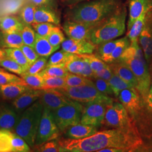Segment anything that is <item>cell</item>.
I'll return each mask as SVG.
<instances>
[{
    "label": "cell",
    "mask_w": 152,
    "mask_h": 152,
    "mask_svg": "<svg viewBox=\"0 0 152 152\" xmlns=\"http://www.w3.org/2000/svg\"><path fill=\"white\" fill-rule=\"evenodd\" d=\"M35 23H50L58 25L60 23L59 18L54 12L43 6H37L34 13Z\"/></svg>",
    "instance_id": "23"
},
{
    "label": "cell",
    "mask_w": 152,
    "mask_h": 152,
    "mask_svg": "<svg viewBox=\"0 0 152 152\" xmlns=\"http://www.w3.org/2000/svg\"><path fill=\"white\" fill-rule=\"evenodd\" d=\"M92 80L95 86L100 92L109 96L114 95L113 91L108 81L99 78H92Z\"/></svg>",
    "instance_id": "47"
},
{
    "label": "cell",
    "mask_w": 152,
    "mask_h": 152,
    "mask_svg": "<svg viewBox=\"0 0 152 152\" xmlns=\"http://www.w3.org/2000/svg\"><path fill=\"white\" fill-rule=\"evenodd\" d=\"M1 33V43L3 48H20L24 42L20 32L11 33Z\"/></svg>",
    "instance_id": "26"
},
{
    "label": "cell",
    "mask_w": 152,
    "mask_h": 152,
    "mask_svg": "<svg viewBox=\"0 0 152 152\" xmlns=\"http://www.w3.org/2000/svg\"><path fill=\"white\" fill-rule=\"evenodd\" d=\"M89 1V0H66V1L67 2V3L69 5H76L77 4H78L80 2H83V1Z\"/></svg>",
    "instance_id": "55"
},
{
    "label": "cell",
    "mask_w": 152,
    "mask_h": 152,
    "mask_svg": "<svg viewBox=\"0 0 152 152\" xmlns=\"http://www.w3.org/2000/svg\"><path fill=\"white\" fill-rule=\"evenodd\" d=\"M11 83H25L22 77L5 71V69L0 68V85H5Z\"/></svg>",
    "instance_id": "45"
},
{
    "label": "cell",
    "mask_w": 152,
    "mask_h": 152,
    "mask_svg": "<svg viewBox=\"0 0 152 152\" xmlns=\"http://www.w3.org/2000/svg\"><path fill=\"white\" fill-rule=\"evenodd\" d=\"M0 66L12 73L20 76L26 72L21 65L7 56L0 61Z\"/></svg>",
    "instance_id": "39"
},
{
    "label": "cell",
    "mask_w": 152,
    "mask_h": 152,
    "mask_svg": "<svg viewBox=\"0 0 152 152\" xmlns=\"http://www.w3.org/2000/svg\"><path fill=\"white\" fill-rule=\"evenodd\" d=\"M66 86L68 87H76L83 85H94L92 80L85 77L68 73L65 76Z\"/></svg>",
    "instance_id": "30"
},
{
    "label": "cell",
    "mask_w": 152,
    "mask_h": 152,
    "mask_svg": "<svg viewBox=\"0 0 152 152\" xmlns=\"http://www.w3.org/2000/svg\"><path fill=\"white\" fill-rule=\"evenodd\" d=\"M83 58V57H82ZM84 59V68L79 75L85 77L86 78H92L94 75V71H92L88 61L85 58Z\"/></svg>",
    "instance_id": "51"
},
{
    "label": "cell",
    "mask_w": 152,
    "mask_h": 152,
    "mask_svg": "<svg viewBox=\"0 0 152 152\" xmlns=\"http://www.w3.org/2000/svg\"><path fill=\"white\" fill-rule=\"evenodd\" d=\"M72 53H68L61 50L53 53L48 61L46 66L49 65H65L66 63L70 58Z\"/></svg>",
    "instance_id": "36"
},
{
    "label": "cell",
    "mask_w": 152,
    "mask_h": 152,
    "mask_svg": "<svg viewBox=\"0 0 152 152\" xmlns=\"http://www.w3.org/2000/svg\"><path fill=\"white\" fill-rule=\"evenodd\" d=\"M152 7L150 0H129L127 31L142 13L150 10Z\"/></svg>",
    "instance_id": "17"
},
{
    "label": "cell",
    "mask_w": 152,
    "mask_h": 152,
    "mask_svg": "<svg viewBox=\"0 0 152 152\" xmlns=\"http://www.w3.org/2000/svg\"><path fill=\"white\" fill-rule=\"evenodd\" d=\"M139 41L146 61L149 62L152 58V29L147 22L139 37Z\"/></svg>",
    "instance_id": "21"
},
{
    "label": "cell",
    "mask_w": 152,
    "mask_h": 152,
    "mask_svg": "<svg viewBox=\"0 0 152 152\" xmlns=\"http://www.w3.org/2000/svg\"><path fill=\"white\" fill-rule=\"evenodd\" d=\"M37 147L38 152H62L61 148L59 145L58 142L54 140H51L46 142L39 146H37Z\"/></svg>",
    "instance_id": "48"
},
{
    "label": "cell",
    "mask_w": 152,
    "mask_h": 152,
    "mask_svg": "<svg viewBox=\"0 0 152 152\" xmlns=\"http://www.w3.org/2000/svg\"><path fill=\"white\" fill-rule=\"evenodd\" d=\"M48 58L39 56L23 75H36L39 73L46 68L48 63Z\"/></svg>",
    "instance_id": "44"
},
{
    "label": "cell",
    "mask_w": 152,
    "mask_h": 152,
    "mask_svg": "<svg viewBox=\"0 0 152 152\" xmlns=\"http://www.w3.org/2000/svg\"><path fill=\"white\" fill-rule=\"evenodd\" d=\"M81 56L88 61L89 64L94 72L101 71L108 66V64L99 56L92 55V54H82L81 55Z\"/></svg>",
    "instance_id": "42"
},
{
    "label": "cell",
    "mask_w": 152,
    "mask_h": 152,
    "mask_svg": "<svg viewBox=\"0 0 152 152\" xmlns=\"http://www.w3.org/2000/svg\"><path fill=\"white\" fill-rule=\"evenodd\" d=\"M20 33L24 44L33 48L36 39V32L32 26L24 24Z\"/></svg>",
    "instance_id": "38"
},
{
    "label": "cell",
    "mask_w": 152,
    "mask_h": 152,
    "mask_svg": "<svg viewBox=\"0 0 152 152\" xmlns=\"http://www.w3.org/2000/svg\"><path fill=\"white\" fill-rule=\"evenodd\" d=\"M69 72L65 65H55L46 66L43 71L39 74L43 77H65Z\"/></svg>",
    "instance_id": "32"
},
{
    "label": "cell",
    "mask_w": 152,
    "mask_h": 152,
    "mask_svg": "<svg viewBox=\"0 0 152 152\" xmlns=\"http://www.w3.org/2000/svg\"><path fill=\"white\" fill-rule=\"evenodd\" d=\"M150 10L142 13L133 23L130 29L127 31V37L130 41V43H134L139 41V37L146 23L148 14Z\"/></svg>",
    "instance_id": "25"
},
{
    "label": "cell",
    "mask_w": 152,
    "mask_h": 152,
    "mask_svg": "<svg viewBox=\"0 0 152 152\" xmlns=\"http://www.w3.org/2000/svg\"><path fill=\"white\" fill-rule=\"evenodd\" d=\"M38 100L43 105L44 108L51 112L74 102L59 90L55 88L42 89Z\"/></svg>",
    "instance_id": "11"
},
{
    "label": "cell",
    "mask_w": 152,
    "mask_h": 152,
    "mask_svg": "<svg viewBox=\"0 0 152 152\" xmlns=\"http://www.w3.org/2000/svg\"><path fill=\"white\" fill-rule=\"evenodd\" d=\"M7 56L16 61L21 65L25 71H27L30 65L26 57L20 48H4Z\"/></svg>",
    "instance_id": "29"
},
{
    "label": "cell",
    "mask_w": 152,
    "mask_h": 152,
    "mask_svg": "<svg viewBox=\"0 0 152 152\" xmlns=\"http://www.w3.org/2000/svg\"><path fill=\"white\" fill-rule=\"evenodd\" d=\"M121 39L122 38L115 40L112 39L99 45V46L98 49V53L99 54L98 56L102 59L109 56L117 46V45L120 44Z\"/></svg>",
    "instance_id": "35"
},
{
    "label": "cell",
    "mask_w": 152,
    "mask_h": 152,
    "mask_svg": "<svg viewBox=\"0 0 152 152\" xmlns=\"http://www.w3.org/2000/svg\"><path fill=\"white\" fill-rule=\"evenodd\" d=\"M42 90L30 88L23 92L18 97L12 100L11 107L17 113H20L32 104L37 101L40 97Z\"/></svg>",
    "instance_id": "15"
},
{
    "label": "cell",
    "mask_w": 152,
    "mask_h": 152,
    "mask_svg": "<svg viewBox=\"0 0 152 152\" xmlns=\"http://www.w3.org/2000/svg\"><path fill=\"white\" fill-rule=\"evenodd\" d=\"M0 48H2V43H1V33L0 32Z\"/></svg>",
    "instance_id": "57"
},
{
    "label": "cell",
    "mask_w": 152,
    "mask_h": 152,
    "mask_svg": "<svg viewBox=\"0 0 152 152\" xmlns=\"http://www.w3.org/2000/svg\"><path fill=\"white\" fill-rule=\"evenodd\" d=\"M7 57L5 49L3 48H0V61L5 59Z\"/></svg>",
    "instance_id": "56"
},
{
    "label": "cell",
    "mask_w": 152,
    "mask_h": 152,
    "mask_svg": "<svg viewBox=\"0 0 152 152\" xmlns=\"http://www.w3.org/2000/svg\"><path fill=\"white\" fill-rule=\"evenodd\" d=\"M127 10L120 7L104 21L99 24L92 31L90 41L99 45L123 35L126 31Z\"/></svg>",
    "instance_id": "4"
},
{
    "label": "cell",
    "mask_w": 152,
    "mask_h": 152,
    "mask_svg": "<svg viewBox=\"0 0 152 152\" xmlns=\"http://www.w3.org/2000/svg\"><path fill=\"white\" fill-rule=\"evenodd\" d=\"M31 149L27 142L22 137L13 132L12 138V152H31Z\"/></svg>",
    "instance_id": "41"
},
{
    "label": "cell",
    "mask_w": 152,
    "mask_h": 152,
    "mask_svg": "<svg viewBox=\"0 0 152 152\" xmlns=\"http://www.w3.org/2000/svg\"><path fill=\"white\" fill-rule=\"evenodd\" d=\"M110 64L109 66L114 73L119 76L122 80L130 84L131 86L137 89L138 83L136 77L128 65H127L125 62L120 60Z\"/></svg>",
    "instance_id": "19"
},
{
    "label": "cell",
    "mask_w": 152,
    "mask_h": 152,
    "mask_svg": "<svg viewBox=\"0 0 152 152\" xmlns=\"http://www.w3.org/2000/svg\"><path fill=\"white\" fill-rule=\"evenodd\" d=\"M12 131L0 129V152H12Z\"/></svg>",
    "instance_id": "34"
},
{
    "label": "cell",
    "mask_w": 152,
    "mask_h": 152,
    "mask_svg": "<svg viewBox=\"0 0 152 152\" xmlns=\"http://www.w3.org/2000/svg\"><path fill=\"white\" fill-rule=\"evenodd\" d=\"M33 48L39 56L49 58L60 48L54 47L49 42L47 37H42L36 33V39Z\"/></svg>",
    "instance_id": "24"
},
{
    "label": "cell",
    "mask_w": 152,
    "mask_h": 152,
    "mask_svg": "<svg viewBox=\"0 0 152 152\" xmlns=\"http://www.w3.org/2000/svg\"><path fill=\"white\" fill-rule=\"evenodd\" d=\"M113 73H114L112 70L110 66H109V65H108V66L103 69L98 71L96 72H94L92 78H102V79H103V80L108 81L113 76Z\"/></svg>",
    "instance_id": "50"
},
{
    "label": "cell",
    "mask_w": 152,
    "mask_h": 152,
    "mask_svg": "<svg viewBox=\"0 0 152 152\" xmlns=\"http://www.w3.org/2000/svg\"><path fill=\"white\" fill-rule=\"evenodd\" d=\"M30 88L31 87L25 83L0 85V98L5 100H14Z\"/></svg>",
    "instance_id": "20"
},
{
    "label": "cell",
    "mask_w": 152,
    "mask_h": 152,
    "mask_svg": "<svg viewBox=\"0 0 152 152\" xmlns=\"http://www.w3.org/2000/svg\"><path fill=\"white\" fill-rule=\"evenodd\" d=\"M20 49L26 57L30 65L32 64L39 57V56L35 51V50L31 46L24 45L20 48Z\"/></svg>",
    "instance_id": "49"
},
{
    "label": "cell",
    "mask_w": 152,
    "mask_h": 152,
    "mask_svg": "<svg viewBox=\"0 0 152 152\" xmlns=\"http://www.w3.org/2000/svg\"><path fill=\"white\" fill-rule=\"evenodd\" d=\"M11 106L6 104L0 105V129H6L14 131L20 118Z\"/></svg>",
    "instance_id": "16"
},
{
    "label": "cell",
    "mask_w": 152,
    "mask_h": 152,
    "mask_svg": "<svg viewBox=\"0 0 152 152\" xmlns=\"http://www.w3.org/2000/svg\"><path fill=\"white\" fill-rule=\"evenodd\" d=\"M47 38L51 45L56 48H60V45L65 40L63 33L58 27H56Z\"/></svg>",
    "instance_id": "46"
},
{
    "label": "cell",
    "mask_w": 152,
    "mask_h": 152,
    "mask_svg": "<svg viewBox=\"0 0 152 152\" xmlns=\"http://www.w3.org/2000/svg\"><path fill=\"white\" fill-rule=\"evenodd\" d=\"M83 105L74 101L72 103L51 111L55 122L61 132L69 127L81 122Z\"/></svg>",
    "instance_id": "7"
},
{
    "label": "cell",
    "mask_w": 152,
    "mask_h": 152,
    "mask_svg": "<svg viewBox=\"0 0 152 152\" xmlns=\"http://www.w3.org/2000/svg\"><path fill=\"white\" fill-rule=\"evenodd\" d=\"M108 82L113 91L114 96L115 97L118 96L120 92L124 90L133 87L115 73H113Z\"/></svg>",
    "instance_id": "33"
},
{
    "label": "cell",
    "mask_w": 152,
    "mask_h": 152,
    "mask_svg": "<svg viewBox=\"0 0 152 152\" xmlns=\"http://www.w3.org/2000/svg\"><path fill=\"white\" fill-rule=\"evenodd\" d=\"M128 65L136 77L137 90L143 98H146L151 87V76L143 51L138 41L130 43L119 59Z\"/></svg>",
    "instance_id": "3"
},
{
    "label": "cell",
    "mask_w": 152,
    "mask_h": 152,
    "mask_svg": "<svg viewBox=\"0 0 152 152\" xmlns=\"http://www.w3.org/2000/svg\"><path fill=\"white\" fill-rule=\"evenodd\" d=\"M58 142L62 152H98L107 148H120L131 152L142 144L135 126L98 131L81 139H61Z\"/></svg>",
    "instance_id": "1"
},
{
    "label": "cell",
    "mask_w": 152,
    "mask_h": 152,
    "mask_svg": "<svg viewBox=\"0 0 152 152\" xmlns=\"http://www.w3.org/2000/svg\"><path fill=\"white\" fill-rule=\"evenodd\" d=\"M99 152H127L125 149L116 148H107L98 151Z\"/></svg>",
    "instance_id": "53"
},
{
    "label": "cell",
    "mask_w": 152,
    "mask_h": 152,
    "mask_svg": "<svg viewBox=\"0 0 152 152\" xmlns=\"http://www.w3.org/2000/svg\"><path fill=\"white\" fill-rule=\"evenodd\" d=\"M32 27L37 34L42 37H48L56 26L50 23H35L33 24Z\"/></svg>",
    "instance_id": "43"
},
{
    "label": "cell",
    "mask_w": 152,
    "mask_h": 152,
    "mask_svg": "<svg viewBox=\"0 0 152 152\" xmlns=\"http://www.w3.org/2000/svg\"><path fill=\"white\" fill-rule=\"evenodd\" d=\"M102 124L112 129L134 127L131 117L122 104L113 102L109 105Z\"/></svg>",
    "instance_id": "8"
},
{
    "label": "cell",
    "mask_w": 152,
    "mask_h": 152,
    "mask_svg": "<svg viewBox=\"0 0 152 152\" xmlns=\"http://www.w3.org/2000/svg\"><path fill=\"white\" fill-rule=\"evenodd\" d=\"M42 89H59L66 86L65 77H45Z\"/></svg>",
    "instance_id": "40"
},
{
    "label": "cell",
    "mask_w": 152,
    "mask_h": 152,
    "mask_svg": "<svg viewBox=\"0 0 152 152\" xmlns=\"http://www.w3.org/2000/svg\"><path fill=\"white\" fill-rule=\"evenodd\" d=\"M43 109V105L38 100L23 112L14 131L27 142L29 147L35 145Z\"/></svg>",
    "instance_id": "5"
},
{
    "label": "cell",
    "mask_w": 152,
    "mask_h": 152,
    "mask_svg": "<svg viewBox=\"0 0 152 152\" xmlns=\"http://www.w3.org/2000/svg\"><path fill=\"white\" fill-rule=\"evenodd\" d=\"M36 7L37 6L31 2V4L24 6L20 9L19 17L24 24L32 26L34 23V13Z\"/></svg>",
    "instance_id": "31"
},
{
    "label": "cell",
    "mask_w": 152,
    "mask_h": 152,
    "mask_svg": "<svg viewBox=\"0 0 152 152\" xmlns=\"http://www.w3.org/2000/svg\"><path fill=\"white\" fill-rule=\"evenodd\" d=\"M60 132L55 122L51 112L44 108L34 146L37 147L46 142L54 140L59 136Z\"/></svg>",
    "instance_id": "9"
},
{
    "label": "cell",
    "mask_w": 152,
    "mask_h": 152,
    "mask_svg": "<svg viewBox=\"0 0 152 152\" xmlns=\"http://www.w3.org/2000/svg\"><path fill=\"white\" fill-rule=\"evenodd\" d=\"M145 99L146 105L148 109L152 113V83L151 85L149 92L147 94Z\"/></svg>",
    "instance_id": "52"
},
{
    "label": "cell",
    "mask_w": 152,
    "mask_h": 152,
    "mask_svg": "<svg viewBox=\"0 0 152 152\" xmlns=\"http://www.w3.org/2000/svg\"><path fill=\"white\" fill-rule=\"evenodd\" d=\"M85 104L83 107L80 123L92 125L98 128L102 125L107 108L111 104L101 101Z\"/></svg>",
    "instance_id": "10"
},
{
    "label": "cell",
    "mask_w": 152,
    "mask_h": 152,
    "mask_svg": "<svg viewBox=\"0 0 152 152\" xmlns=\"http://www.w3.org/2000/svg\"><path fill=\"white\" fill-rule=\"evenodd\" d=\"M140 92L136 88H126L120 92L118 96L120 103L125 107L130 117L135 116L141 109Z\"/></svg>",
    "instance_id": "13"
},
{
    "label": "cell",
    "mask_w": 152,
    "mask_h": 152,
    "mask_svg": "<svg viewBox=\"0 0 152 152\" xmlns=\"http://www.w3.org/2000/svg\"><path fill=\"white\" fill-rule=\"evenodd\" d=\"M98 132V127L81 123L68 127L63 132L66 138L81 139L91 136Z\"/></svg>",
    "instance_id": "18"
},
{
    "label": "cell",
    "mask_w": 152,
    "mask_h": 152,
    "mask_svg": "<svg viewBox=\"0 0 152 152\" xmlns=\"http://www.w3.org/2000/svg\"><path fill=\"white\" fill-rule=\"evenodd\" d=\"M98 26L68 20L64 23L63 29L69 38L90 41L92 31Z\"/></svg>",
    "instance_id": "12"
},
{
    "label": "cell",
    "mask_w": 152,
    "mask_h": 152,
    "mask_svg": "<svg viewBox=\"0 0 152 152\" xmlns=\"http://www.w3.org/2000/svg\"><path fill=\"white\" fill-rule=\"evenodd\" d=\"M96 45L89 40L65 39L61 46L64 51L75 54H90L95 50Z\"/></svg>",
    "instance_id": "14"
},
{
    "label": "cell",
    "mask_w": 152,
    "mask_h": 152,
    "mask_svg": "<svg viewBox=\"0 0 152 152\" xmlns=\"http://www.w3.org/2000/svg\"><path fill=\"white\" fill-rule=\"evenodd\" d=\"M31 2L37 6H43L48 4L50 0H30Z\"/></svg>",
    "instance_id": "54"
},
{
    "label": "cell",
    "mask_w": 152,
    "mask_h": 152,
    "mask_svg": "<svg viewBox=\"0 0 152 152\" xmlns=\"http://www.w3.org/2000/svg\"><path fill=\"white\" fill-rule=\"evenodd\" d=\"M121 7L120 0H89L74 5L68 20L99 25Z\"/></svg>",
    "instance_id": "2"
},
{
    "label": "cell",
    "mask_w": 152,
    "mask_h": 152,
    "mask_svg": "<svg viewBox=\"0 0 152 152\" xmlns=\"http://www.w3.org/2000/svg\"><path fill=\"white\" fill-rule=\"evenodd\" d=\"M24 24L22 20L16 16H4L0 19V31L6 33L20 32Z\"/></svg>",
    "instance_id": "22"
},
{
    "label": "cell",
    "mask_w": 152,
    "mask_h": 152,
    "mask_svg": "<svg viewBox=\"0 0 152 152\" xmlns=\"http://www.w3.org/2000/svg\"><path fill=\"white\" fill-rule=\"evenodd\" d=\"M71 100L80 103H87L95 101L113 103L114 99L100 92L95 85H83L76 87L65 86L58 89Z\"/></svg>",
    "instance_id": "6"
},
{
    "label": "cell",
    "mask_w": 152,
    "mask_h": 152,
    "mask_svg": "<svg viewBox=\"0 0 152 152\" xmlns=\"http://www.w3.org/2000/svg\"><path fill=\"white\" fill-rule=\"evenodd\" d=\"M65 67L69 73L80 75L84 68V59L80 55L72 54Z\"/></svg>",
    "instance_id": "28"
},
{
    "label": "cell",
    "mask_w": 152,
    "mask_h": 152,
    "mask_svg": "<svg viewBox=\"0 0 152 152\" xmlns=\"http://www.w3.org/2000/svg\"><path fill=\"white\" fill-rule=\"evenodd\" d=\"M21 77L28 86L34 89H42L44 77L39 73L36 75H22Z\"/></svg>",
    "instance_id": "37"
},
{
    "label": "cell",
    "mask_w": 152,
    "mask_h": 152,
    "mask_svg": "<svg viewBox=\"0 0 152 152\" xmlns=\"http://www.w3.org/2000/svg\"><path fill=\"white\" fill-rule=\"evenodd\" d=\"M130 45V41L127 37L122 38L121 41L114 49L112 53L108 56L102 59L105 63H112L119 60L121 56L124 53L125 50Z\"/></svg>",
    "instance_id": "27"
}]
</instances>
